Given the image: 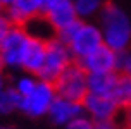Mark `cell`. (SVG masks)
<instances>
[{
    "label": "cell",
    "instance_id": "cell-1",
    "mask_svg": "<svg viewBox=\"0 0 131 129\" xmlns=\"http://www.w3.org/2000/svg\"><path fill=\"white\" fill-rule=\"evenodd\" d=\"M98 17L105 45L116 52L128 50L131 45V21L124 10L119 9L116 4L107 2L104 4Z\"/></svg>",
    "mask_w": 131,
    "mask_h": 129
},
{
    "label": "cell",
    "instance_id": "cell-2",
    "mask_svg": "<svg viewBox=\"0 0 131 129\" xmlns=\"http://www.w3.org/2000/svg\"><path fill=\"white\" fill-rule=\"evenodd\" d=\"M53 84L59 97L74 102H83V98L88 95V72L78 60H74L53 81Z\"/></svg>",
    "mask_w": 131,
    "mask_h": 129
},
{
    "label": "cell",
    "instance_id": "cell-3",
    "mask_svg": "<svg viewBox=\"0 0 131 129\" xmlns=\"http://www.w3.org/2000/svg\"><path fill=\"white\" fill-rule=\"evenodd\" d=\"M72 62H74V57H72V53H71L69 45L55 36V38L47 41L45 62H43V67H41L38 77L53 83V81L64 72L66 67L71 65Z\"/></svg>",
    "mask_w": 131,
    "mask_h": 129
},
{
    "label": "cell",
    "instance_id": "cell-4",
    "mask_svg": "<svg viewBox=\"0 0 131 129\" xmlns=\"http://www.w3.org/2000/svg\"><path fill=\"white\" fill-rule=\"evenodd\" d=\"M55 97H57L55 84L52 81L38 79L36 88L28 97H23L21 110L29 117H41V115H45V114H48V110L52 107Z\"/></svg>",
    "mask_w": 131,
    "mask_h": 129
},
{
    "label": "cell",
    "instance_id": "cell-5",
    "mask_svg": "<svg viewBox=\"0 0 131 129\" xmlns=\"http://www.w3.org/2000/svg\"><path fill=\"white\" fill-rule=\"evenodd\" d=\"M29 34L23 26H14L9 29L4 41L0 43V58L5 67H21L23 55L26 50Z\"/></svg>",
    "mask_w": 131,
    "mask_h": 129
},
{
    "label": "cell",
    "instance_id": "cell-6",
    "mask_svg": "<svg viewBox=\"0 0 131 129\" xmlns=\"http://www.w3.org/2000/svg\"><path fill=\"white\" fill-rule=\"evenodd\" d=\"M71 48V53L74 60H81L86 55H90L93 50H97L100 45H104V34L100 26H95L92 22H81L79 29L76 34L72 36V40L67 43Z\"/></svg>",
    "mask_w": 131,
    "mask_h": 129
},
{
    "label": "cell",
    "instance_id": "cell-7",
    "mask_svg": "<svg viewBox=\"0 0 131 129\" xmlns=\"http://www.w3.org/2000/svg\"><path fill=\"white\" fill-rule=\"evenodd\" d=\"M83 107L85 114H88L93 122H105V121H114L119 114L117 102L109 95H98V93H90L83 98Z\"/></svg>",
    "mask_w": 131,
    "mask_h": 129
},
{
    "label": "cell",
    "instance_id": "cell-8",
    "mask_svg": "<svg viewBox=\"0 0 131 129\" xmlns=\"http://www.w3.org/2000/svg\"><path fill=\"white\" fill-rule=\"evenodd\" d=\"M117 53L119 52L104 43L78 62L86 69V72H112L117 71Z\"/></svg>",
    "mask_w": 131,
    "mask_h": 129
},
{
    "label": "cell",
    "instance_id": "cell-9",
    "mask_svg": "<svg viewBox=\"0 0 131 129\" xmlns=\"http://www.w3.org/2000/svg\"><path fill=\"white\" fill-rule=\"evenodd\" d=\"M4 12L14 26H24L31 17L43 14V0H14Z\"/></svg>",
    "mask_w": 131,
    "mask_h": 129
},
{
    "label": "cell",
    "instance_id": "cell-10",
    "mask_svg": "<svg viewBox=\"0 0 131 129\" xmlns=\"http://www.w3.org/2000/svg\"><path fill=\"white\" fill-rule=\"evenodd\" d=\"M48 115H50V119L55 124L66 126L67 122H71L72 119H76L79 115H85V107H83V102L67 100V98L57 95L50 110H48Z\"/></svg>",
    "mask_w": 131,
    "mask_h": 129
},
{
    "label": "cell",
    "instance_id": "cell-11",
    "mask_svg": "<svg viewBox=\"0 0 131 129\" xmlns=\"http://www.w3.org/2000/svg\"><path fill=\"white\" fill-rule=\"evenodd\" d=\"M45 55H47V41L29 36L24 55H23L21 67L24 69V72L38 76L41 67H43V62H45Z\"/></svg>",
    "mask_w": 131,
    "mask_h": 129
},
{
    "label": "cell",
    "instance_id": "cell-12",
    "mask_svg": "<svg viewBox=\"0 0 131 129\" xmlns=\"http://www.w3.org/2000/svg\"><path fill=\"white\" fill-rule=\"evenodd\" d=\"M47 19L53 24V28L59 31L62 28H66L67 24L74 22L78 17V12L74 9V2L72 0H59L55 5H52L50 9H47L45 12Z\"/></svg>",
    "mask_w": 131,
    "mask_h": 129
},
{
    "label": "cell",
    "instance_id": "cell-13",
    "mask_svg": "<svg viewBox=\"0 0 131 129\" xmlns=\"http://www.w3.org/2000/svg\"><path fill=\"white\" fill-rule=\"evenodd\" d=\"M23 28L28 31L29 36L43 40V41H48V40L57 36V29L53 28V24L50 21L47 19L45 14H38V16L31 17L29 21H26V24L23 26Z\"/></svg>",
    "mask_w": 131,
    "mask_h": 129
},
{
    "label": "cell",
    "instance_id": "cell-14",
    "mask_svg": "<svg viewBox=\"0 0 131 129\" xmlns=\"http://www.w3.org/2000/svg\"><path fill=\"white\" fill-rule=\"evenodd\" d=\"M119 72H88V91L98 95H112Z\"/></svg>",
    "mask_w": 131,
    "mask_h": 129
},
{
    "label": "cell",
    "instance_id": "cell-15",
    "mask_svg": "<svg viewBox=\"0 0 131 129\" xmlns=\"http://www.w3.org/2000/svg\"><path fill=\"white\" fill-rule=\"evenodd\" d=\"M117 105L121 109H126L131 105V76L129 74H124V72H119L117 81H116V86L112 90L111 95Z\"/></svg>",
    "mask_w": 131,
    "mask_h": 129
},
{
    "label": "cell",
    "instance_id": "cell-16",
    "mask_svg": "<svg viewBox=\"0 0 131 129\" xmlns=\"http://www.w3.org/2000/svg\"><path fill=\"white\" fill-rule=\"evenodd\" d=\"M23 95L16 88H4L0 93V114H12L14 110H21Z\"/></svg>",
    "mask_w": 131,
    "mask_h": 129
},
{
    "label": "cell",
    "instance_id": "cell-17",
    "mask_svg": "<svg viewBox=\"0 0 131 129\" xmlns=\"http://www.w3.org/2000/svg\"><path fill=\"white\" fill-rule=\"evenodd\" d=\"M72 2H74V9L78 12L79 19H88V17L97 16L104 7L102 0H72Z\"/></svg>",
    "mask_w": 131,
    "mask_h": 129
},
{
    "label": "cell",
    "instance_id": "cell-18",
    "mask_svg": "<svg viewBox=\"0 0 131 129\" xmlns=\"http://www.w3.org/2000/svg\"><path fill=\"white\" fill-rule=\"evenodd\" d=\"M38 76H35V74H29V72H26L24 76L17 77V81H16V84H14V88L19 91L23 97H28L29 93H31L35 88H36V84H38Z\"/></svg>",
    "mask_w": 131,
    "mask_h": 129
},
{
    "label": "cell",
    "instance_id": "cell-19",
    "mask_svg": "<svg viewBox=\"0 0 131 129\" xmlns=\"http://www.w3.org/2000/svg\"><path fill=\"white\" fill-rule=\"evenodd\" d=\"M81 22H83V19H76L74 22L67 24L66 28H62V29H59V31H57V38H59V40H62L64 43H69V41L72 40V36L76 34V31L79 29Z\"/></svg>",
    "mask_w": 131,
    "mask_h": 129
},
{
    "label": "cell",
    "instance_id": "cell-20",
    "mask_svg": "<svg viewBox=\"0 0 131 129\" xmlns=\"http://www.w3.org/2000/svg\"><path fill=\"white\" fill-rule=\"evenodd\" d=\"M117 72H124L131 76V50H123L117 53Z\"/></svg>",
    "mask_w": 131,
    "mask_h": 129
},
{
    "label": "cell",
    "instance_id": "cell-21",
    "mask_svg": "<svg viewBox=\"0 0 131 129\" xmlns=\"http://www.w3.org/2000/svg\"><path fill=\"white\" fill-rule=\"evenodd\" d=\"M95 122H93V119L86 115H79L76 119H72L71 122H67L64 126V129H93Z\"/></svg>",
    "mask_w": 131,
    "mask_h": 129
},
{
    "label": "cell",
    "instance_id": "cell-22",
    "mask_svg": "<svg viewBox=\"0 0 131 129\" xmlns=\"http://www.w3.org/2000/svg\"><path fill=\"white\" fill-rule=\"evenodd\" d=\"M12 28V22L9 21V17L5 16V12L0 14V43L4 41V38H5V34L9 33V29Z\"/></svg>",
    "mask_w": 131,
    "mask_h": 129
},
{
    "label": "cell",
    "instance_id": "cell-23",
    "mask_svg": "<svg viewBox=\"0 0 131 129\" xmlns=\"http://www.w3.org/2000/svg\"><path fill=\"white\" fill-rule=\"evenodd\" d=\"M93 129H121L114 121H105V122H95Z\"/></svg>",
    "mask_w": 131,
    "mask_h": 129
},
{
    "label": "cell",
    "instance_id": "cell-24",
    "mask_svg": "<svg viewBox=\"0 0 131 129\" xmlns=\"http://www.w3.org/2000/svg\"><path fill=\"white\" fill-rule=\"evenodd\" d=\"M123 124L126 129H131V105L124 109V117H123Z\"/></svg>",
    "mask_w": 131,
    "mask_h": 129
},
{
    "label": "cell",
    "instance_id": "cell-25",
    "mask_svg": "<svg viewBox=\"0 0 131 129\" xmlns=\"http://www.w3.org/2000/svg\"><path fill=\"white\" fill-rule=\"evenodd\" d=\"M5 88V77H4V74H2V69H0V93H2V90Z\"/></svg>",
    "mask_w": 131,
    "mask_h": 129
},
{
    "label": "cell",
    "instance_id": "cell-26",
    "mask_svg": "<svg viewBox=\"0 0 131 129\" xmlns=\"http://www.w3.org/2000/svg\"><path fill=\"white\" fill-rule=\"evenodd\" d=\"M0 2H2V5H4V7H9V5L14 2V0H0Z\"/></svg>",
    "mask_w": 131,
    "mask_h": 129
},
{
    "label": "cell",
    "instance_id": "cell-27",
    "mask_svg": "<svg viewBox=\"0 0 131 129\" xmlns=\"http://www.w3.org/2000/svg\"><path fill=\"white\" fill-rule=\"evenodd\" d=\"M4 10H5V7H4V5H2V2H0V14H2V12H4Z\"/></svg>",
    "mask_w": 131,
    "mask_h": 129
},
{
    "label": "cell",
    "instance_id": "cell-28",
    "mask_svg": "<svg viewBox=\"0 0 131 129\" xmlns=\"http://www.w3.org/2000/svg\"><path fill=\"white\" fill-rule=\"evenodd\" d=\"M2 67H4V64H2V58H0V69H2Z\"/></svg>",
    "mask_w": 131,
    "mask_h": 129
},
{
    "label": "cell",
    "instance_id": "cell-29",
    "mask_svg": "<svg viewBox=\"0 0 131 129\" xmlns=\"http://www.w3.org/2000/svg\"><path fill=\"white\" fill-rule=\"evenodd\" d=\"M0 129H14V127H2V126H0Z\"/></svg>",
    "mask_w": 131,
    "mask_h": 129
}]
</instances>
